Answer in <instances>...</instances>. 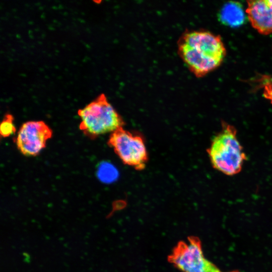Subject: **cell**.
<instances>
[{
	"label": "cell",
	"instance_id": "277c9868",
	"mask_svg": "<svg viewBox=\"0 0 272 272\" xmlns=\"http://www.w3.org/2000/svg\"><path fill=\"white\" fill-rule=\"evenodd\" d=\"M124 164L137 170L145 169L148 154L143 138L120 127L112 132L108 141Z\"/></svg>",
	"mask_w": 272,
	"mask_h": 272
},
{
	"label": "cell",
	"instance_id": "5b68a950",
	"mask_svg": "<svg viewBox=\"0 0 272 272\" xmlns=\"http://www.w3.org/2000/svg\"><path fill=\"white\" fill-rule=\"evenodd\" d=\"M169 261L183 272H221L204 256L201 242L196 237L179 242L169 256Z\"/></svg>",
	"mask_w": 272,
	"mask_h": 272
},
{
	"label": "cell",
	"instance_id": "52a82bcc",
	"mask_svg": "<svg viewBox=\"0 0 272 272\" xmlns=\"http://www.w3.org/2000/svg\"><path fill=\"white\" fill-rule=\"evenodd\" d=\"M246 10L251 25L258 33H272V0L248 1Z\"/></svg>",
	"mask_w": 272,
	"mask_h": 272
},
{
	"label": "cell",
	"instance_id": "7a4b0ae2",
	"mask_svg": "<svg viewBox=\"0 0 272 272\" xmlns=\"http://www.w3.org/2000/svg\"><path fill=\"white\" fill-rule=\"evenodd\" d=\"M208 153L213 167L230 176L240 172L246 159L236 128L224 121L221 130L212 140Z\"/></svg>",
	"mask_w": 272,
	"mask_h": 272
},
{
	"label": "cell",
	"instance_id": "3957f363",
	"mask_svg": "<svg viewBox=\"0 0 272 272\" xmlns=\"http://www.w3.org/2000/svg\"><path fill=\"white\" fill-rule=\"evenodd\" d=\"M78 113L81 119L80 129L92 139L112 133L124 124L122 117L104 94L80 109Z\"/></svg>",
	"mask_w": 272,
	"mask_h": 272
},
{
	"label": "cell",
	"instance_id": "9c48e42d",
	"mask_svg": "<svg viewBox=\"0 0 272 272\" xmlns=\"http://www.w3.org/2000/svg\"><path fill=\"white\" fill-rule=\"evenodd\" d=\"M13 121V117L11 114L5 115L0 126L1 134L3 137H8L16 132Z\"/></svg>",
	"mask_w": 272,
	"mask_h": 272
},
{
	"label": "cell",
	"instance_id": "ba28073f",
	"mask_svg": "<svg viewBox=\"0 0 272 272\" xmlns=\"http://www.w3.org/2000/svg\"><path fill=\"white\" fill-rule=\"evenodd\" d=\"M219 19L223 24L236 28L244 23L246 15L240 3L230 1L222 6L219 13Z\"/></svg>",
	"mask_w": 272,
	"mask_h": 272
},
{
	"label": "cell",
	"instance_id": "6da1fadb",
	"mask_svg": "<svg viewBox=\"0 0 272 272\" xmlns=\"http://www.w3.org/2000/svg\"><path fill=\"white\" fill-rule=\"evenodd\" d=\"M179 56L189 71L201 78L218 67L226 55L219 35L205 30H186L177 41Z\"/></svg>",
	"mask_w": 272,
	"mask_h": 272
},
{
	"label": "cell",
	"instance_id": "8fae6325",
	"mask_svg": "<svg viewBox=\"0 0 272 272\" xmlns=\"http://www.w3.org/2000/svg\"><path fill=\"white\" fill-rule=\"evenodd\" d=\"M230 272H239L238 271H230Z\"/></svg>",
	"mask_w": 272,
	"mask_h": 272
},
{
	"label": "cell",
	"instance_id": "8992f818",
	"mask_svg": "<svg viewBox=\"0 0 272 272\" xmlns=\"http://www.w3.org/2000/svg\"><path fill=\"white\" fill-rule=\"evenodd\" d=\"M52 131L42 121H29L20 128L16 138L18 149L26 156H36L45 147Z\"/></svg>",
	"mask_w": 272,
	"mask_h": 272
},
{
	"label": "cell",
	"instance_id": "30bf717a",
	"mask_svg": "<svg viewBox=\"0 0 272 272\" xmlns=\"http://www.w3.org/2000/svg\"><path fill=\"white\" fill-rule=\"evenodd\" d=\"M263 95L272 104V83L265 82L263 84Z\"/></svg>",
	"mask_w": 272,
	"mask_h": 272
}]
</instances>
